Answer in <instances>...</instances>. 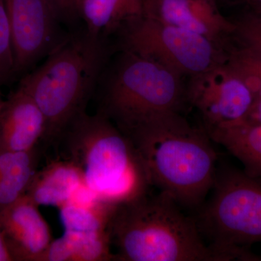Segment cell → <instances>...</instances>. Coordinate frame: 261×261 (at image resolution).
<instances>
[{
	"label": "cell",
	"instance_id": "6da1fadb",
	"mask_svg": "<svg viewBox=\"0 0 261 261\" xmlns=\"http://www.w3.org/2000/svg\"><path fill=\"white\" fill-rule=\"evenodd\" d=\"M123 133L140 156L150 187L181 208L203 205L218 168L217 154L205 128L192 126L179 111H168Z\"/></svg>",
	"mask_w": 261,
	"mask_h": 261
},
{
	"label": "cell",
	"instance_id": "7a4b0ae2",
	"mask_svg": "<svg viewBox=\"0 0 261 261\" xmlns=\"http://www.w3.org/2000/svg\"><path fill=\"white\" fill-rule=\"evenodd\" d=\"M114 46L86 29L67 36L41 66L20 82L45 118L41 146L57 147L68 125L81 113L97 89Z\"/></svg>",
	"mask_w": 261,
	"mask_h": 261
},
{
	"label": "cell",
	"instance_id": "3957f363",
	"mask_svg": "<svg viewBox=\"0 0 261 261\" xmlns=\"http://www.w3.org/2000/svg\"><path fill=\"white\" fill-rule=\"evenodd\" d=\"M56 148L78 169L84 190L95 200L117 205L148 192V178L133 144L101 113L79 115Z\"/></svg>",
	"mask_w": 261,
	"mask_h": 261
},
{
	"label": "cell",
	"instance_id": "277c9868",
	"mask_svg": "<svg viewBox=\"0 0 261 261\" xmlns=\"http://www.w3.org/2000/svg\"><path fill=\"white\" fill-rule=\"evenodd\" d=\"M181 209L161 192L116 205L108 227L115 260L224 261Z\"/></svg>",
	"mask_w": 261,
	"mask_h": 261
},
{
	"label": "cell",
	"instance_id": "5b68a950",
	"mask_svg": "<svg viewBox=\"0 0 261 261\" xmlns=\"http://www.w3.org/2000/svg\"><path fill=\"white\" fill-rule=\"evenodd\" d=\"M116 54L98 83L97 112L123 132L154 115L181 112L187 101L183 77L130 51L116 50Z\"/></svg>",
	"mask_w": 261,
	"mask_h": 261
},
{
	"label": "cell",
	"instance_id": "8992f818",
	"mask_svg": "<svg viewBox=\"0 0 261 261\" xmlns=\"http://www.w3.org/2000/svg\"><path fill=\"white\" fill-rule=\"evenodd\" d=\"M210 200L195 219L201 234L224 261L261 260V182L231 167H218Z\"/></svg>",
	"mask_w": 261,
	"mask_h": 261
},
{
	"label": "cell",
	"instance_id": "52a82bcc",
	"mask_svg": "<svg viewBox=\"0 0 261 261\" xmlns=\"http://www.w3.org/2000/svg\"><path fill=\"white\" fill-rule=\"evenodd\" d=\"M115 35V50L152 60L181 77L198 74L227 58L226 49L207 38L142 14L125 22Z\"/></svg>",
	"mask_w": 261,
	"mask_h": 261
},
{
	"label": "cell",
	"instance_id": "ba28073f",
	"mask_svg": "<svg viewBox=\"0 0 261 261\" xmlns=\"http://www.w3.org/2000/svg\"><path fill=\"white\" fill-rule=\"evenodd\" d=\"M255 99L226 62L190 77L186 87L187 102L200 113L205 129L244 121Z\"/></svg>",
	"mask_w": 261,
	"mask_h": 261
},
{
	"label": "cell",
	"instance_id": "9c48e42d",
	"mask_svg": "<svg viewBox=\"0 0 261 261\" xmlns=\"http://www.w3.org/2000/svg\"><path fill=\"white\" fill-rule=\"evenodd\" d=\"M11 31L15 72L28 70L63 41L49 0H4Z\"/></svg>",
	"mask_w": 261,
	"mask_h": 261
},
{
	"label": "cell",
	"instance_id": "30bf717a",
	"mask_svg": "<svg viewBox=\"0 0 261 261\" xmlns=\"http://www.w3.org/2000/svg\"><path fill=\"white\" fill-rule=\"evenodd\" d=\"M144 16L203 36L225 48L235 24L220 13L215 0H143Z\"/></svg>",
	"mask_w": 261,
	"mask_h": 261
},
{
	"label": "cell",
	"instance_id": "8fae6325",
	"mask_svg": "<svg viewBox=\"0 0 261 261\" xmlns=\"http://www.w3.org/2000/svg\"><path fill=\"white\" fill-rule=\"evenodd\" d=\"M38 207L25 194L0 211V229L13 261H41L53 242Z\"/></svg>",
	"mask_w": 261,
	"mask_h": 261
},
{
	"label": "cell",
	"instance_id": "7c38bea8",
	"mask_svg": "<svg viewBox=\"0 0 261 261\" xmlns=\"http://www.w3.org/2000/svg\"><path fill=\"white\" fill-rule=\"evenodd\" d=\"M45 118L23 89L5 101L0 116V151H30L40 147Z\"/></svg>",
	"mask_w": 261,
	"mask_h": 261
},
{
	"label": "cell",
	"instance_id": "4fadbf2b",
	"mask_svg": "<svg viewBox=\"0 0 261 261\" xmlns=\"http://www.w3.org/2000/svg\"><path fill=\"white\" fill-rule=\"evenodd\" d=\"M83 189L80 171L72 163L62 159L37 171L25 195L38 205L61 207Z\"/></svg>",
	"mask_w": 261,
	"mask_h": 261
},
{
	"label": "cell",
	"instance_id": "5bb4252c",
	"mask_svg": "<svg viewBox=\"0 0 261 261\" xmlns=\"http://www.w3.org/2000/svg\"><path fill=\"white\" fill-rule=\"evenodd\" d=\"M205 130L241 162L244 172L261 182V124L243 121Z\"/></svg>",
	"mask_w": 261,
	"mask_h": 261
},
{
	"label": "cell",
	"instance_id": "9a60e30c",
	"mask_svg": "<svg viewBox=\"0 0 261 261\" xmlns=\"http://www.w3.org/2000/svg\"><path fill=\"white\" fill-rule=\"evenodd\" d=\"M143 0H80V19L94 37L106 39L142 13Z\"/></svg>",
	"mask_w": 261,
	"mask_h": 261
},
{
	"label": "cell",
	"instance_id": "2e32d148",
	"mask_svg": "<svg viewBox=\"0 0 261 261\" xmlns=\"http://www.w3.org/2000/svg\"><path fill=\"white\" fill-rule=\"evenodd\" d=\"M115 260L108 231L80 233L65 231L51 242L41 261Z\"/></svg>",
	"mask_w": 261,
	"mask_h": 261
},
{
	"label": "cell",
	"instance_id": "e0dca14e",
	"mask_svg": "<svg viewBox=\"0 0 261 261\" xmlns=\"http://www.w3.org/2000/svg\"><path fill=\"white\" fill-rule=\"evenodd\" d=\"M40 147L30 151H0V211L27 193L37 173Z\"/></svg>",
	"mask_w": 261,
	"mask_h": 261
},
{
	"label": "cell",
	"instance_id": "ac0fdd59",
	"mask_svg": "<svg viewBox=\"0 0 261 261\" xmlns=\"http://www.w3.org/2000/svg\"><path fill=\"white\" fill-rule=\"evenodd\" d=\"M84 199L80 200L76 195L61 207V219L65 231L80 233L108 231L116 205L100 202L91 196L87 200Z\"/></svg>",
	"mask_w": 261,
	"mask_h": 261
},
{
	"label": "cell",
	"instance_id": "d6986e66",
	"mask_svg": "<svg viewBox=\"0 0 261 261\" xmlns=\"http://www.w3.org/2000/svg\"><path fill=\"white\" fill-rule=\"evenodd\" d=\"M226 63L243 80L255 99H261V53L229 43Z\"/></svg>",
	"mask_w": 261,
	"mask_h": 261
},
{
	"label": "cell",
	"instance_id": "ffe728a7",
	"mask_svg": "<svg viewBox=\"0 0 261 261\" xmlns=\"http://www.w3.org/2000/svg\"><path fill=\"white\" fill-rule=\"evenodd\" d=\"M235 30L233 43L261 53V17L249 11L233 20Z\"/></svg>",
	"mask_w": 261,
	"mask_h": 261
},
{
	"label": "cell",
	"instance_id": "44dd1931",
	"mask_svg": "<svg viewBox=\"0 0 261 261\" xmlns=\"http://www.w3.org/2000/svg\"><path fill=\"white\" fill-rule=\"evenodd\" d=\"M15 72L11 31L4 0H0V84Z\"/></svg>",
	"mask_w": 261,
	"mask_h": 261
},
{
	"label": "cell",
	"instance_id": "7402d4cb",
	"mask_svg": "<svg viewBox=\"0 0 261 261\" xmlns=\"http://www.w3.org/2000/svg\"><path fill=\"white\" fill-rule=\"evenodd\" d=\"M61 23L74 25L80 19V0H49Z\"/></svg>",
	"mask_w": 261,
	"mask_h": 261
},
{
	"label": "cell",
	"instance_id": "603a6c76",
	"mask_svg": "<svg viewBox=\"0 0 261 261\" xmlns=\"http://www.w3.org/2000/svg\"><path fill=\"white\" fill-rule=\"evenodd\" d=\"M244 121L261 124V99H255Z\"/></svg>",
	"mask_w": 261,
	"mask_h": 261
},
{
	"label": "cell",
	"instance_id": "cb8c5ba5",
	"mask_svg": "<svg viewBox=\"0 0 261 261\" xmlns=\"http://www.w3.org/2000/svg\"><path fill=\"white\" fill-rule=\"evenodd\" d=\"M0 261H13L5 245L1 229H0Z\"/></svg>",
	"mask_w": 261,
	"mask_h": 261
},
{
	"label": "cell",
	"instance_id": "d4e9b609",
	"mask_svg": "<svg viewBox=\"0 0 261 261\" xmlns=\"http://www.w3.org/2000/svg\"><path fill=\"white\" fill-rule=\"evenodd\" d=\"M249 5L250 11L261 17V0H243Z\"/></svg>",
	"mask_w": 261,
	"mask_h": 261
},
{
	"label": "cell",
	"instance_id": "484cf974",
	"mask_svg": "<svg viewBox=\"0 0 261 261\" xmlns=\"http://www.w3.org/2000/svg\"><path fill=\"white\" fill-rule=\"evenodd\" d=\"M5 101H3L1 97V94H0V116H1L2 111H3V106H4Z\"/></svg>",
	"mask_w": 261,
	"mask_h": 261
},
{
	"label": "cell",
	"instance_id": "4316f807",
	"mask_svg": "<svg viewBox=\"0 0 261 261\" xmlns=\"http://www.w3.org/2000/svg\"><path fill=\"white\" fill-rule=\"evenodd\" d=\"M215 1H216V2H217V1L221 2V1H226V0H215Z\"/></svg>",
	"mask_w": 261,
	"mask_h": 261
}]
</instances>
